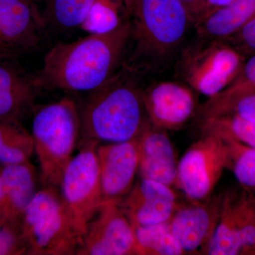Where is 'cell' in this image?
<instances>
[{
	"instance_id": "obj_1",
	"label": "cell",
	"mask_w": 255,
	"mask_h": 255,
	"mask_svg": "<svg viewBox=\"0 0 255 255\" xmlns=\"http://www.w3.org/2000/svg\"><path fill=\"white\" fill-rule=\"evenodd\" d=\"M131 36L128 19L114 31L58 43L45 55L33 84L48 90L93 91L113 77Z\"/></svg>"
},
{
	"instance_id": "obj_2",
	"label": "cell",
	"mask_w": 255,
	"mask_h": 255,
	"mask_svg": "<svg viewBox=\"0 0 255 255\" xmlns=\"http://www.w3.org/2000/svg\"><path fill=\"white\" fill-rule=\"evenodd\" d=\"M78 107L80 148L133 140L147 121L142 90L122 73L90 92Z\"/></svg>"
},
{
	"instance_id": "obj_3",
	"label": "cell",
	"mask_w": 255,
	"mask_h": 255,
	"mask_svg": "<svg viewBox=\"0 0 255 255\" xmlns=\"http://www.w3.org/2000/svg\"><path fill=\"white\" fill-rule=\"evenodd\" d=\"M31 133L42 186L59 189L64 171L80 139L78 104L64 97L40 107L35 112Z\"/></svg>"
},
{
	"instance_id": "obj_4",
	"label": "cell",
	"mask_w": 255,
	"mask_h": 255,
	"mask_svg": "<svg viewBox=\"0 0 255 255\" xmlns=\"http://www.w3.org/2000/svg\"><path fill=\"white\" fill-rule=\"evenodd\" d=\"M21 229L28 255H75L82 244L81 233L56 187L37 191L25 210Z\"/></svg>"
},
{
	"instance_id": "obj_5",
	"label": "cell",
	"mask_w": 255,
	"mask_h": 255,
	"mask_svg": "<svg viewBox=\"0 0 255 255\" xmlns=\"http://www.w3.org/2000/svg\"><path fill=\"white\" fill-rule=\"evenodd\" d=\"M138 48L155 58L170 55L181 44L190 15L182 0H124Z\"/></svg>"
},
{
	"instance_id": "obj_6",
	"label": "cell",
	"mask_w": 255,
	"mask_h": 255,
	"mask_svg": "<svg viewBox=\"0 0 255 255\" xmlns=\"http://www.w3.org/2000/svg\"><path fill=\"white\" fill-rule=\"evenodd\" d=\"M245 61L227 41L200 39L184 50L179 72L191 89L211 98L232 83Z\"/></svg>"
},
{
	"instance_id": "obj_7",
	"label": "cell",
	"mask_w": 255,
	"mask_h": 255,
	"mask_svg": "<svg viewBox=\"0 0 255 255\" xmlns=\"http://www.w3.org/2000/svg\"><path fill=\"white\" fill-rule=\"evenodd\" d=\"M229 167V149L226 140L216 135H203L178 163L175 187L189 201L204 200L212 195L223 171Z\"/></svg>"
},
{
	"instance_id": "obj_8",
	"label": "cell",
	"mask_w": 255,
	"mask_h": 255,
	"mask_svg": "<svg viewBox=\"0 0 255 255\" xmlns=\"http://www.w3.org/2000/svg\"><path fill=\"white\" fill-rule=\"evenodd\" d=\"M97 147H80L66 166L59 186L64 204L82 238L90 220L102 206Z\"/></svg>"
},
{
	"instance_id": "obj_9",
	"label": "cell",
	"mask_w": 255,
	"mask_h": 255,
	"mask_svg": "<svg viewBox=\"0 0 255 255\" xmlns=\"http://www.w3.org/2000/svg\"><path fill=\"white\" fill-rule=\"evenodd\" d=\"M255 247V194L224 191L222 211L207 255H248Z\"/></svg>"
},
{
	"instance_id": "obj_10",
	"label": "cell",
	"mask_w": 255,
	"mask_h": 255,
	"mask_svg": "<svg viewBox=\"0 0 255 255\" xmlns=\"http://www.w3.org/2000/svg\"><path fill=\"white\" fill-rule=\"evenodd\" d=\"M76 255H137L134 228L119 205L102 204L96 211Z\"/></svg>"
},
{
	"instance_id": "obj_11",
	"label": "cell",
	"mask_w": 255,
	"mask_h": 255,
	"mask_svg": "<svg viewBox=\"0 0 255 255\" xmlns=\"http://www.w3.org/2000/svg\"><path fill=\"white\" fill-rule=\"evenodd\" d=\"M223 196L224 191L178 206L169 227L186 255H207L222 211Z\"/></svg>"
},
{
	"instance_id": "obj_12",
	"label": "cell",
	"mask_w": 255,
	"mask_h": 255,
	"mask_svg": "<svg viewBox=\"0 0 255 255\" xmlns=\"http://www.w3.org/2000/svg\"><path fill=\"white\" fill-rule=\"evenodd\" d=\"M100 167L102 205L118 204L128 194L138 173L137 139L97 147Z\"/></svg>"
},
{
	"instance_id": "obj_13",
	"label": "cell",
	"mask_w": 255,
	"mask_h": 255,
	"mask_svg": "<svg viewBox=\"0 0 255 255\" xmlns=\"http://www.w3.org/2000/svg\"><path fill=\"white\" fill-rule=\"evenodd\" d=\"M46 26L33 0H0V46L11 56L38 46Z\"/></svg>"
},
{
	"instance_id": "obj_14",
	"label": "cell",
	"mask_w": 255,
	"mask_h": 255,
	"mask_svg": "<svg viewBox=\"0 0 255 255\" xmlns=\"http://www.w3.org/2000/svg\"><path fill=\"white\" fill-rule=\"evenodd\" d=\"M179 204L172 187L140 179L118 205L135 228L169 222Z\"/></svg>"
},
{
	"instance_id": "obj_15",
	"label": "cell",
	"mask_w": 255,
	"mask_h": 255,
	"mask_svg": "<svg viewBox=\"0 0 255 255\" xmlns=\"http://www.w3.org/2000/svg\"><path fill=\"white\" fill-rule=\"evenodd\" d=\"M147 119L155 127L166 130L182 128L196 108L191 88L173 82H161L142 92Z\"/></svg>"
},
{
	"instance_id": "obj_16",
	"label": "cell",
	"mask_w": 255,
	"mask_h": 255,
	"mask_svg": "<svg viewBox=\"0 0 255 255\" xmlns=\"http://www.w3.org/2000/svg\"><path fill=\"white\" fill-rule=\"evenodd\" d=\"M136 139L140 179L156 181L169 187L175 186L178 163L167 130L155 127L147 119Z\"/></svg>"
},
{
	"instance_id": "obj_17",
	"label": "cell",
	"mask_w": 255,
	"mask_h": 255,
	"mask_svg": "<svg viewBox=\"0 0 255 255\" xmlns=\"http://www.w3.org/2000/svg\"><path fill=\"white\" fill-rule=\"evenodd\" d=\"M37 174L29 162L6 164L0 170V219L21 223L37 191Z\"/></svg>"
},
{
	"instance_id": "obj_18",
	"label": "cell",
	"mask_w": 255,
	"mask_h": 255,
	"mask_svg": "<svg viewBox=\"0 0 255 255\" xmlns=\"http://www.w3.org/2000/svg\"><path fill=\"white\" fill-rule=\"evenodd\" d=\"M36 89L33 79L0 62V119L21 122L33 107Z\"/></svg>"
},
{
	"instance_id": "obj_19",
	"label": "cell",
	"mask_w": 255,
	"mask_h": 255,
	"mask_svg": "<svg viewBox=\"0 0 255 255\" xmlns=\"http://www.w3.org/2000/svg\"><path fill=\"white\" fill-rule=\"evenodd\" d=\"M255 16V0H234L211 11L194 25L200 39L225 41Z\"/></svg>"
},
{
	"instance_id": "obj_20",
	"label": "cell",
	"mask_w": 255,
	"mask_h": 255,
	"mask_svg": "<svg viewBox=\"0 0 255 255\" xmlns=\"http://www.w3.org/2000/svg\"><path fill=\"white\" fill-rule=\"evenodd\" d=\"M33 153V137L21 122L0 119V163L28 162Z\"/></svg>"
},
{
	"instance_id": "obj_21",
	"label": "cell",
	"mask_w": 255,
	"mask_h": 255,
	"mask_svg": "<svg viewBox=\"0 0 255 255\" xmlns=\"http://www.w3.org/2000/svg\"><path fill=\"white\" fill-rule=\"evenodd\" d=\"M255 90V53L245 61L232 83L219 95L211 97L201 107V120L218 117L241 96Z\"/></svg>"
},
{
	"instance_id": "obj_22",
	"label": "cell",
	"mask_w": 255,
	"mask_h": 255,
	"mask_svg": "<svg viewBox=\"0 0 255 255\" xmlns=\"http://www.w3.org/2000/svg\"><path fill=\"white\" fill-rule=\"evenodd\" d=\"M203 135H216L255 148V123L234 114L201 120Z\"/></svg>"
},
{
	"instance_id": "obj_23",
	"label": "cell",
	"mask_w": 255,
	"mask_h": 255,
	"mask_svg": "<svg viewBox=\"0 0 255 255\" xmlns=\"http://www.w3.org/2000/svg\"><path fill=\"white\" fill-rule=\"evenodd\" d=\"M133 228L137 255H186L172 234L169 222Z\"/></svg>"
},
{
	"instance_id": "obj_24",
	"label": "cell",
	"mask_w": 255,
	"mask_h": 255,
	"mask_svg": "<svg viewBox=\"0 0 255 255\" xmlns=\"http://www.w3.org/2000/svg\"><path fill=\"white\" fill-rule=\"evenodd\" d=\"M97 0H46V26L60 31L81 27Z\"/></svg>"
},
{
	"instance_id": "obj_25",
	"label": "cell",
	"mask_w": 255,
	"mask_h": 255,
	"mask_svg": "<svg viewBox=\"0 0 255 255\" xmlns=\"http://www.w3.org/2000/svg\"><path fill=\"white\" fill-rule=\"evenodd\" d=\"M127 20L124 0H97L81 27L90 33H107Z\"/></svg>"
},
{
	"instance_id": "obj_26",
	"label": "cell",
	"mask_w": 255,
	"mask_h": 255,
	"mask_svg": "<svg viewBox=\"0 0 255 255\" xmlns=\"http://www.w3.org/2000/svg\"><path fill=\"white\" fill-rule=\"evenodd\" d=\"M227 142L230 155L229 169L242 188L255 194V148L233 141Z\"/></svg>"
},
{
	"instance_id": "obj_27",
	"label": "cell",
	"mask_w": 255,
	"mask_h": 255,
	"mask_svg": "<svg viewBox=\"0 0 255 255\" xmlns=\"http://www.w3.org/2000/svg\"><path fill=\"white\" fill-rule=\"evenodd\" d=\"M28 255L21 223L0 225V255Z\"/></svg>"
},
{
	"instance_id": "obj_28",
	"label": "cell",
	"mask_w": 255,
	"mask_h": 255,
	"mask_svg": "<svg viewBox=\"0 0 255 255\" xmlns=\"http://www.w3.org/2000/svg\"><path fill=\"white\" fill-rule=\"evenodd\" d=\"M246 56L255 53V16L237 33L225 40Z\"/></svg>"
},
{
	"instance_id": "obj_29",
	"label": "cell",
	"mask_w": 255,
	"mask_h": 255,
	"mask_svg": "<svg viewBox=\"0 0 255 255\" xmlns=\"http://www.w3.org/2000/svg\"><path fill=\"white\" fill-rule=\"evenodd\" d=\"M228 114H236L255 123V90L238 97L221 115Z\"/></svg>"
},
{
	"instance_id": "obj_30",
	"label": "cell",
	"mask_w": 255,
	"mask_h": 255,
	"mask_svg": "<svg viewBox=\"0 0 255 255\" xmlns=\"http://www.w3.org/2000/svg\"><path fill=\"white\" fill-rule=\"evenodd\" d=\"M190 15L192 24L201 21L206 15L204 0H182Z\"/></svg>"
},
{
	"instance_id": "obj_31",
	"label": "cell",
	"mask_w": 255,
	"mask_h": 255,
	"mask_svg": "<svg viewBox=\"0 0 255 255\" xmlns=\"http://www.w3.org/2000/svg\"><path fill=\"white\" fill-rule=\"evenodd\" d=\"M234 0H204L206 6L205 16L211 13V11L219 9L221 6H226V5L230 4Z\"/></svg>"
},
{
	"instance_id": "obj_32",
	"label": "cell",
	"mask_w": 255,
	"mask_h": 255,
	"mask_svg": "<svg viewBox=\"0 0 255 255\" xmlns=\"http://www.w3.org/2000/svg\"><path fill=\"white\" fill-rule=\"evenodd\" d=\"M9 57H11V55L8 52H6L2 47L0 46V59L1 58H9Z\"/></svg>"
},
{
	"instance_id": "obj_33",
	"label": "cell",
	"mask_w": 255,
	"mask_h": 255,
	"mask_svg": "<svg viewBox=\"0 0 255 255\" xmlns=\"http://www.w3.org/2000/svg\"><path fill=\"white\" fill-rule=\"evenodd\" d=\"M248 255H255V247L253 248V250L251 252H250L249 254Z\"/></svg>"
},
{
	"instance_id": "obj_34",
	"label": "cell",
	"mask_w": 255,
	"mask_h": 255,
	"mask_svg": "<svg viewBox=\"0 0 255 255\" xmlns=\"http://www.w3.org/2000/svg\"><path fill=\"white\" fill-rule=\"evenodd\" d=\"M1 223H2V222H1V219H0V225H1Z\"/></svg>"
},
{
	"instance_id": "obj_35",
	"label": "cell",
	"mask_w": 255,
	"mask_h": 255,
	"mask_svg": "<svg viewBox=\"0 0 255 255\" xmlns=\"http://www.w3.org/2000/svg\"><path fill=\"white\" fill-rule=\"evenodd\" d=\"M0 170H1V169H0Z\"/></svg>"
}]
</instances>
